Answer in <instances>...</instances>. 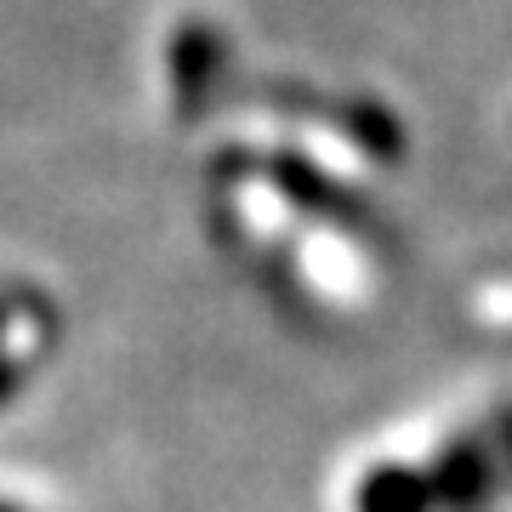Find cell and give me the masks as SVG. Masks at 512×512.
<instances>
[{"mask_svg": "<svg viewBox=\"0 0 512 512\" xmlns=\"http://www.w3.org/2000/svg\"><path fill=\"white\" fill-rule=\"evenodd\" d=\"M433 507H439L433 473H410V467H382L359 490V512H433Z\"/></svg>", "mask_w": 512, "mask_h": 512, "instance_id": "obj_1", "label": "cell"}, {"mask_svg": "<svg viewBox=\"0 0 512 512\" xmlns=\"http://www.w3.org/2000/svg\"><path fill=\"white\" fill-rule=\"evenodd\" d=\"M433 490H439V501H450V507L484 501V495H490V461H484V450H478V444H450L444 461L433 467Z\"/></svg>", "mask_w": 512, "mask_h": 512, "instance_id": "obj_2", "label": "cell"}, {"mask_svg": "<svg viewBox=\"0 0 512 512\" xmlns=\"http://www.w3.org/2000/svg\"><path fill=\"white\" fill-rule=\"evenodd\" d=\"M6 387H12V370H0V399H6Z\"/></svg>", "mask_w": 512, "mask_h": 512, "instance_id": "obj_3", "label": "cell"}]
</instances>
